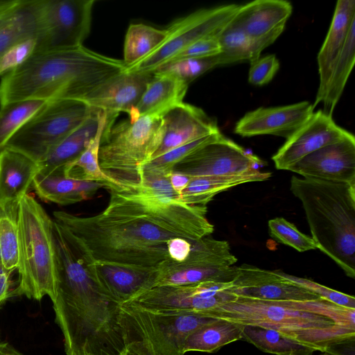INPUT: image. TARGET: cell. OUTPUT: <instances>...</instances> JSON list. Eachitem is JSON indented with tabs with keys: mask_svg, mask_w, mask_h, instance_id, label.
<instances>
[{
	"mask_svg": "<svg viewBox=\"0 0 355 355\" xmlns=\"http://www.w3.org/2000/svg\"><path fill=\"white\" fill-rule=\"evenodd\" d=\"M110 193L108 205L98 214L53 212L54 220L94 261L157 268L169 258L168 240L194 242L208 234L207 219L198 207L134 191Z\"/></svg>",
	"mask_w": 355,
	"mask_h": 355,
	"instance_id": "obj_1",
	"label": "cell"
},
{
	"mask_svg": "<svg viewBox=\"0 0 355 355\" xmlns=\"http://www.w3.org/2000/svg\"><path fill=\"white\" fill-rule=\"evenodd\" d=\"M55 322L67 355H119L125 347L121 304L103 286L90 260L64 236L54 240Z\"/></svg>",
	"mask_w": 355,
	"mask_h": 355,
	"instance_id": "obj_2",
	"label": "cell"
},
{
	"mask_svg": "<svg viewBox=\"0 0 355 355\" xmlns=\"http://www.w3.org/2000/svg\"><path fill=\"white\" fill-rule=\"evenodd\" d=\"M125 69L123 60L83 45L35 51L21 64L2 76L0 107L29 100H83Z\"/></svg>",
	"mask_w": 355,
	"mask_h": 355,
	"instance_id": "obj_3",
	"label": "cell"
},
{
	"mask_svg": "<svg viewBox=\"0 0 355 355\" xmlns=\"http://www.w3.org/2000/svg\"><path fill=\"white\" fill-rule=\"evenodd\" d=\"M317 248L355 278V183L293 176Z\"/></svg>",
	"mask_w": 355,
	"mask_h": 355,
	"instance_id": "obj_4",
	"label": "cell"
},
{
	"mask_svg": "<svg viewBox=\"0 0 355 355\" xmlns=\"http://www.w3.org/2000/svg\"><path fill=\"white\" fill-rule=\"evenodd\" d=\"M18 285L11 296L41 300L56 294V268L53 238V220L31 196L17 206Z\"/></svg>",
	"mask_w": 355,
	"mask_h": 355,
	"instance_id": "obj_5",
	"label": "cell"
},
{
	"mask_svg": "<svg viewBox=\"0 0 355 355\" xmlns=\"http://www.w3.org/2000/svg\"><path fill=\"white\" fill-rule=\"evenodd\" d=\"M163 136L161 116H144L107 127L98 161L103 173L122 189L139 185L141 168L153 157Z\"/></svg>",
	"mask_w": 355,
	"mask_h": 355,
	"instance_id": "obj_6",
	"label": "cell"
},
{
	"mask_svg": "<svg viewBox=\"0 0 355 355\" xmlns=\"http://www.w3.org/2000/svg\"><path fill=\"white\" fill-rule=\"evenodd\" d=\"M204 316L273 329L303 344L309 331L336 324L329 318L293 309L286 301L239 297L218 305Z\"/></svg>",
	"mask_w": 355,
	"mask_h": 355,
	"instance_id": "obj_7",
	"label": "cell"
},
{
	"mask_svg": "<svg viewBox=\"0 0 355 355\" xmlns=\"http://www.w3.org/2000/svg\"><path fill=\"white\" fill-rule=\"evenodd\" d=\"M93 110L82 100L49 101L12 135L4 148L17 151L39 163L80 126Z\"/></svg>",
	"mask_w": 355,
	"mask_h": 355,
	"instance_id": "obj_8",
	"label": "cell"
},
{
	"mask_svg": "<svg viewBox=\"0 0 355 355\" xmlns=\"http://www.w3.org/2000/svg\"><path fill=\"white\" fill-rule=\"evenodd\" d=\"M94 0H32L35 51L82 46L89 33Z\"/></svg>",
	"mask_w": 355,
	"mask_h": 355,
	"instance_id": "obj_9",
	"label": "cell"
},
{
	"mask_svg": "<svg viewBox=\"0 0 355 355\" xmlns=\"http://www.w3.org/2000/svg\"><path fill=\"white\" fill-rule=\"evenodd\" d=\"M240 6L231 3L201 8L176 19L166 28L167 35L162 43L125 70L152 73L196 41L218 35L232 21Z\"/></svg>",
	"mask_w": 355,
	"mask_h": 355,
	"instance_id": "obj_10",
	"label": "cell"
},
{
	"mask_svg": "<svg viewBox=\"0 0 355 355\" xmlns=\"http://www.w3.org/2000/svg\"><path fill=\"white\" fill-rule=\"evenodd\" d=\"M236 257L228 242L209 236L192 242L189 256L182 261L168 259L157 268L155 286L184 285L207 281L231 282Z\"/></svg>",
	"mask_w": 355,
	"mask_h": 355,
	"instance_id": "obj_11",
	"label": "cell"
},
{
	"mask_svg": "<svg viewBox=\"0 0 355 355\" xmlns=\"http://www.w3.org/2000/svg\"><path fill=\"white\" fill-rule=\"evenodd\" d=\"M231 286L232 282L216 281L159 286L139 293L124 304L149 312L192 313L204 316L218 305L237 297L228 291Z\"/></svg>",
	"mask_w": 355,
	"mask_h": 355,
	"instance_id": "obj_12",
	"label": "cell"
},
{
	"mask_svg": "<svg viewBox=\"0 0 355 355\" xmlns=\"http://www.w3.org/2000/svg\"><path fill=\"white\" fill-rule=\"evenodd\" d=\"M263 164L222 135L187 155L174 165L172 172L189 177L227 175L258 169Z\"/></svg>",
	"mask_w": 355,
	"mask_h": 355,
	"instance_id": "obj_13",
	"label": "cell"
},
{
	"mask_svg": "<svg viewBox=\"0 0 355 355\" xmlns=\"http://www.w3.org/2000/svg\"><path fill=\"white\" fill-rule=\"evenodd\" d=\"M354 136L338 126L322 110L309 119L288 139L272 157L276 168H288L310 153L331 144Z\"/></svg>",
	"mask_w": 355,
	"mask_h": 355,
	"instance_id": "obj_14",
	"label": "cell"
},
{
	"mask_svg": "<svg viewBox=\"0 0 355 355\" xmlns=\"http://www.w3.org/2000/svg\"><path fill=\"white\" fill-rule=\"evenodd\" d=\"M228 291L236 297L271 301H311L317 295L282 277L277 270H268L243 263L236 266Z\"/></svg>",
	"mask_w": 355,
	"mask_h": 355,
	"instance_id": "obj_15",
	"label": "cell"
},
{
	"mask_svg": "<svg viewBox=\"0 0 355 355\" xmlns=\"http://www.w3.org/2000/svg\"><path fill=\"white\" fill-rule=\"evenodd\" d=\"M313 112V105L309 101L277 107H260L247 112L240 119L234 131L245 137L271 135L287 139Z\"/></svg>",
	"mask_w": 355,
	"mask_h": 355,
	"instance_id": "obj_16",
	"label": "cell"
},
{
	"mask_svg": "<svg viewBox=\"0 0 355 355\" xmlns=\"http://www.w3.org/2000/svg\"><path fill=\"white\" fill-rule=\"evenodd\" d=\"M288 171L306 178L355 183L354 136L310 153Z\"/></svg>",
	"mask_w": 355,
	"mask_h": 355,
	"instance_id": "obj_17",
	"label": "cell"
},
{
	"mask_svg": "<svg viewBox=\"0 0 355 355\" xmlns=\"http://www.w3.org/2000/svg\"><path fill=\"white\" fill-rule=\"evenodd\" d=\"M292 12L288 1L256 0L241 5L232 22L263 51L282 33Z\"/></svg>",
	"mask_w": 355,
	"mask_h": 355,
	"instance_id": "obj_18",
	"label": "cell"
},
{
	"mask_svg": "<svg viewBox=\"0 0 355 355\" xmlns=\"http://www.w3.org/2000/svg\"><path fill=\"white\" fill-rule=\"evenodd\" d=\"M153 78L151 72L125 69L104 82L82 101L107 114L118 116L123 112L130 117Z\"/></svg>",
	"mask_w": 355,
	"mask_h": 355,
	"instance_id": "obj_19",
	"label": "cell"
},
{
	"mask_svg": "<svg viewBox=\"0 0 355 355\" xmlns=\"http://www.w3.org/2000/svg\"><path fill=\"white\" fill-rule=\"evenodd\" d=\"M121 315L125 347L119 355H181L166 340L148 311L123 304Z\"/></svg>",
	"mask_w": 355,
	"mask_h": 355,
	"instance_id": "obj_20",
	"label": "cell"
},
{
	"mask_svg": "<svg viewBox=\"0 0 355 355\" xmlns=\"http://www.w3.org/2000/svg\"><path fill=\"white\" fill-rule=\"evenodd\" d=\"M161 117L162 140L151 159L188 142L220 131L216 120L202 109L183 102L166 111Z\"/></svg>",
	"mask_w": 355,
	"mask_h": 355,
	"instance_id": "obj_21",
	"label": "cell"
},
{
	"mask_svg": "<svg viewBox=\"0 0 355 355\" xmlns=\"http://www.w3.org/2000/svg\"><path fill=\"white\" fill-rule=\"evenodd\" d=\"M103 286L121 304L154 287L157 270L154 268L127 266L91 261Z\"/></svg>",
	"mask_w": 355,
	"mask_h": 355,
	"instance_id": "obj_22",
	"label": "cell"
},
{
	"mask_svg": "<svg viewBox=\"0 0 355 355\" xmlns=\"http://www.w3.org/2000/svg\"><path fill=\"white\" fill-rule=\"evenodd\" d=\"M354 21L355 1L338 0L329 31L317 57L320 80L315 99L312 104L313 109L318 106L333 66L343 49L351 26Z\"/></svg>",
	"mask_w": 355,
	"mask_h": 355,
	"instance_id": "obj_23",
	"label": "cell"
},
{
	"mask_svg": "<svg viewBox=\"0 0 355 355\" xmlns=\"http://www.w3.org/2000/svg\"><path fill=\"white\" fill-rule=\"evenodd\" d=\"M39 173L37 163L9 148L0 153V208L17 206L32 187Z\"/></svg>",
	"mask_w": 355,
	"mask_h": 355,
	"instance_id": "obj_24",
	"label": "cell"
},
{
	"mask_svg": "<svg viewBox=\"0 0 355 355\" xmlns=\"http://www.w3.org/2000/svg\"><path fill=\"white\" fill-rule=\"evenodd\" d=\"M32 188L43 201L67 205L91 198L98 189H106V186L100 182L67 178L62 171H55L38 173Z\"/></svg>",
	"mask_w": 355,
	"mask_h": 355,
	"instance_id": "obj_25",
	"label": "cell"
},
{
	"mask_svg": "<svg viewBox=\"0 0 355 355\" xmlns=\"http://www.w3.org/2000/svg\"><path fill=\"white\" fill-rule=\"evenodd\" d=\"M105 112L94 108L91 115L72 133L57 144L39 163V173L62 171L77 159L96 136Z\"/></svg>",
	"mask_w": 355,
	"mask_h": 355,
	"instance_id": "obj_26",
	"label": "cell"
},
{
	"mask_svg": "<svg viewBox=\"0 0 355 355\" xmlns=\"http://www.w3.org/2000/svg\"><path fill=\"white\" fill-rule=\"evenodd\" d=\"M188 86L171 75L153 73V78L129 119L135 121L144 116H162L183 102Z\"/></svg>",
	"mask_w": 355,
	"mask_h": 355,
	"instance_id": "obj_27",
	"label": "cell"
},
{
	"mask_svg": "<svg viewBox=\"0 0 355 355\" xmlns=\"http://www.w3.org/2000/svg\"><path fill=\"white\" fill-rule=\"evenodd\" d=\"M271 175L270 172L253 169L227 175L191 177L181 194V200L189 205L207 207L219 193L242 184L267 180Z\"/></svg>",
	"mask_w": 355,
	"mask_h": 355,
	"instance_id": "obj_28",
	"label": "cell"
},
{
	"mask_svg": "<svg viewBox=\"0 0 355 355\" xmlns=\"http://www.w3.org/2000/svg\"><path fill=\"white\" fill-rule=\"evenodd\" d=\"M116 116L105 112L94 138L77 159L63 168L62 173L65 177L103 183L110 191L121 190L115 182L103 173L98 161L99 148L103 132L107 127L113 125Z\"/></svg>",
	"mask_w": 355,
	"mask_h": 355,
	"instance_id": "obj_29",
	"label": "cell"
},
{
	"mask_svg": "<svg viewBox=\"0 0 355 355\" xmlns=\"http://www.w3.org/2000/svg\"><path fill=\"white\" fill-rule=\"evenodd\" d=\"M244 325L222 319L202 326L185 340L183 354L188 352L214 353L222 347L241 340Z\"/></svg>",
	"mask_w": 355,
	"mask_h": 355,
	"instance_id": "obj_30",
	"label": "cell"
},
{
	"mask_svg": "<svg viewBox=\"0 0 355 355\" xmlns=\"http://www.w3.org/2000/svg\"><path fill=\"white\" fill-rule=\"evenodd\" d=\"M355 62V21L352 23L345 45L333 66L329 80L318 105L322 103V110L332 116L334 109L344 91L347 79Z\"/></svg>",
	"mask_w": 355,
	"mask_h": 355,
	"instance_id": "obj_31",
	"label": "cell"
},
{
	"mask_svg": "<svg viewBox=\"0 0 355 355\" xmlns=\"http://www.w3.org/2000/svg\"><path fill=\"white\" fill-rule=\"evenodd\" d=\"M259 350L275 355H313L316 349L298 343L282 333L267 328L244 325L242 338Z\"/></svg>",
	"mask_w": 355,
	"mask_h": 355,
	"instance_id": "obj_32",
	"label": "cell"
},
{
	"mask_svg": "<svg viewBox=\"0 0 355 355\" xmlns=\"http://www.w3.org/2000/svg\"><path fill=\"white\" fill-rule=\"evenodd\" d=\"M149 313L166 340L181 355H184L183 346L187 338L198 329L214 320L192 313Z\"/></svg>",
	"mask_w": 355,
	"mask_h": 355,
	"instance_id": "obj_33",
	"label": "cell"
},
{
	"mask_svg": "<svg viewBox=\"0 0 355 355\" xmlns=\"http://www.w3.org/2000/svg\"><path fill=\"white\" fill-rule=\"evenodd\" d=\"M217 37L220 46L219 66L246 60L251 62L262 52L257 44L232 21Z\"/></svg>",
	"mask_w": 355,
	"mask_h": 355,
	"instance_id": "obj_34",
	"label": "cell"
},
{
	"mask_svg": "<svg viewBox=\"0 0 355 355\" xmlns=\"http://www.w3.org/2000/svg\"><path fill=\"white\" fill-rule=\"evenodd\" d=\"M166 29H158L144 24L129 26L124 40L123 60L130 67L148 55L159 46L166 37Z\"/></svg>",
	"mask_w": 355,
	"mask_h": 355,
	"instance_id": "obj_35",
	"label": "cell"
},
{
	"mask_svg": "<svg viewBox=\"0 0 355 355\" xmlns=\"http://www.w3.org/2000/svg\"><path fill=\"white\" fill-rule=\"evenodd\" d=\"M37 23L32 1L23 0L12 18L0 29V57L13 46L36 37Z\"/></svg>",
	"mask_w": 355,
	"mask_h": 355,
	"instance_id": "obj_36",
	"label": "cell"
},
{
	"mask_svg": "<svg viewBox=\"0 0 355 355\" xmlns=\"http://www.w3.org/2000/svg\"><path fill=\"white\" fill-rule=\"evenodd\" d=\"M48 102L29 100L0 107V153L12 135Z\"/></svg>",
	"mask_w": 355,
	"mask_h": 355,
	"instance_id": "obj_37",
	"label": "cell"
},
{
	"mask_svg": "<svg viewBox=\"0 0 355 355\" xmlns=\"http://www.w3.org/2000/svg\"><path fill=\"white\" fill-rule=\"evenodd\" d=\"M17 206L0 208V272L18 267Z\"/></svg>",
	"mask_w": 355,
	"mask_h": 355,
	"instance_id": "obj_38",
	"label": "cell"
},
{
	"mask_svg": "<svg viewBox=\"0 0 355 355\" xmlns=\"http://www.w3.org/2000/svg\"><path fill=\"white\" fill-rule=\"evenodd\" d=\"M218 65V55L205 58H189L169 61L152 73L171 75L187 85Z\"/></svg>",
	"mask_w": 355,
	"mask_h": 355,
	"instance_id": "obj_39",
	"label": "cell"
},
{
	"mask_svg": "<svg viewBox=\"0 0 355 355\" xmlns=\"http://www.w3.org/2000/svg\"><path fill=\"white\" fill-rule=\"evenodd\" d=\"M268 229L273 239L300 252L317 249L311 237L302 233L295 225L282 217L270 220Z\"/></svg>",
	"mask_w": 355,
	"mask_h": 355,
	"instance_id": "obj_40",
	"label": "cell"
},
{
	"mask_svg": "<svg viewBox=\"0 0 355 355\" xmlns=\"http://www.w3.org/2000/svg\"><path fill=\"white\" fill-rule=\"evenodd\" d=\"M222 135L220 131H218L180 146L150 160L142 168L152 169L170 174L174 165L184 157L202 145L218 139Z\"/></svg>",
	"mask_w": 355,
	"mask_h": 355,
	"instance_id": "obj_41",
	"label": "cell"
},
{
	"mask_svg": "<svg viewBox=\"0 0 355 355\" xmlns=\"http://www.w3.org/2000/svg\"><path fill=\"white\" fill-rule=\"evenodd\" d=\"M277 271L286 279L307 289L322 299L341 306L355 309V297L352 295L330 288L306 278L288 275L281 270Z\"/></svg>",
	"mask_w": 355,
	"mask_h": 355,
	"instance_id": "obj_42",
	"label": "cell"
},
{
	"mask_svg": "<svg viewBox=\"0 0 355 355\" xmlns=\"http://www.w3.org/2000/svg\"><path fill=\"white\" fill-rule=\"evenodd\" d=\"M36 37L13 46L0 57V76L24 62L36 50Z\"/></svg>",
	"mask_w": 355,
	"mask_h": 355,
	"instance_id": "obj_43",
	"label": "cell"
},
{
	"mask_svg": "<svg viewBox=\"0 0 355 355\" xmlns=\"http://www.w3.org/2000/svg\"><path fill=\"white\" fill-rule=\"evenodd\" d=\"M250 63L248 81L256 86L268 83L279 69V62L274 54L260 56Z\"/></svg>",
	"mask_w": 355,
	"mask_h": 355,
	"instance_id": "obj_44",
	"label": "cell"
},
{
	"mask_svg": "<svg viewBox=\"0 0 355 355\" xmlns=\"http://www.w3.org/2000/svg\"><path fill=\"white\" fill-rule=\"evenodd\" d=\"M217 35L207 36L196 41L181 51L170 61L189 58L210 57L220 54V46Z\"/></svg>",
	"mask_w": 355,
	"mask_h": 355,
	"instance_id": "obj_45",
	"label": "cell"
},
{
	"mask_svg": "<svg viewBox=\"0 0 355 355\" xmlns=\"http://www.w3.org/2000/svg\"><path fill=\"white\" fill-rule=\"evenodd\" d=\"M169 259L175 261H184L189 254L192 242L184 238L176 237L166 242Z\"/></svg>",
	"mask_w": 355,
	"mask_h": 355,
	"instance_id": "obj_46",
	"label": "cell"
},
{
	"mask_svg": "<svg viewBox=\"0 0 355 355\" xmlns=\"http://www.w3.org/2000/svg\"><path fill=\"white\" fill-rule=\"evenodd\" d=\"M190 180L191 177L180 173L171 172L169 175V180L172 188L180 196Z\"/></svg>",
	"mask_w": 355,
	"mask_h": 355,
	"instance_id": "obj_47",
	"label": "cell"
},
{
	"mask_svg": "<svg viewBox=\"0 0 355 355\" xmlns=\"http://www.w3.org/2000/svg\"><path fill=\"white\" fill-rule=\"evenodd\" d=\"M22 2L23 0H20L19 3L15 6L0 14V29L12 18Z\"/></svg>",
	"mask_w": 355,
	"mask_h": 355,
	"instance_id": "obj_48",
	"label": "cell"
},
{
	"mask_svg": "<svg viewBox=\"0 0 355 355\" xmlns=\"http://www.w3.org/2000/svg\"><path fill=\"white\" fill-rule=\"evenodd\" d=\"M0 355H24L8 343L0 342Z\"/></svg>",
	"mask_w": 355,
	"mask_h": 355,
	"instance_id": "obj_49",
	"label": "cell"
},
{
	"mask_svg": "<svg viewBox=\"0 0 355 355\" xmlns=\"http://www.w3.org/2000/svg\"><path fill=\"white\" fill-rule=\"evenodd\" d=\"M20 0L0 1V14L19 3Z\"/></svg>",
	"mask_w": 355,
	"mask_h": 355,
	"instance_id": "obj_50",
	"label": "cell"
},
{
	"mask_svg": "<svg viewBox=\"0 0 355 355\" xmlns=\"http://www.w3.org/2000/svg\"><path fill=\"white\" fill-rule=\"evenodd\" d=\"M320 355H345L336 350L334 346L328 347Z\"/></svg>",
	"mask_w": 355,
	"mask_h": 355,
	"instance_id": "obj_51",
	"label": "cell"
},
{
	"mask_svg": "<svg viewBox=\"0 0 355 355\" xmlns=\"http://www.w3.org/2000/svg\"><path fill=\"white\" fill-rule=\"evenodd\" d=\"M126 190H127V189H126ZM139 190H140V189H139ZM141 191H143V190H141ZM145 192H146V191H145ZM147 193H148V192H147ZM151 195H152V194H151ZM155 197H156V196H155ZM157 198H158V197H157ZM162 199H163V198H162ZM168 200H171V199H168ZM181 201H182V200H181Z\"/></svg>",
	"mask_w": 355,
	"mask_h": 355,
	"instance_id": "obj_52",
	"label": "cell"
},
{
	"mask_svg": "<svg viewBox=\"0 0 355 355\" xmlns=\"http://www.w3.org/2000/svg\"><path fill=\"white\" fill-rule=\"evenodd\" d=\"M289 355H295L293 353H291Z\"/></svg>",
	"mask_w": 355,
	"mask_h": 355,
	"instance_id": "obj_53",
	"label": "cell"
}]
</instances>
